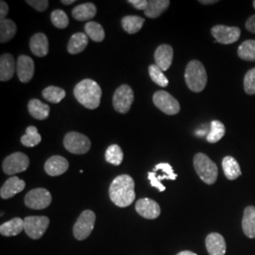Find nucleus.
<instances>
[{
	"label": "nucleus",
	"mask_w": 255,
	"mask_h": 255,
	"mask_svg": "<svg viewBox=\"0 0 255 255\" xmlns=\"http://www.w3.org/2000/svg\"><path fill=\"white\" fill-rule=\"evenodd\" d=\"M109 195L111 201L117 206H129L135 200L133 179L126 174L118 176L110 185Z\"/></svg>",
	"instance_id": "1"
},
{
	"label": "nucleus",
	"mask_w": 255,
	"mask_h": 255,
	"mask_svg": "<svg viewBox=\"0 0 255 255\" xmlns=\"http://www.w3.org/2000/svg\"><path fill=\"white\" fill-rule=\"evenodd\" d=\"M101 91L99 83L90 79L79 82L74 88V96L87 109H97L101 104Z\"/></svg>",
	"instance_id": "2"
},
{
	"label": "nucleus",
	"mask_w": 255,
	"mask_h": 255,
	"mask_svg": "<svg viewBox=\"0 0 255 255\" xmlns=\"http://www.w3.org/2000/svg\"><path fill=\"white\" fill-rule=\"evenodd\" d=\"M184 79L188 88L195 93L203 91L207 84V72L204 65L198 60H193L186 65Z\"/></svg>",
	"instance_id": "3"
},
{
	"label": "nucleus",
	"mask_w": 255,
	"mask_h": 255,
	"mask_svg": "<svg viewBox=\"0 0 255 255\" xmlns=\"http://www.w3.org/2000/svg\"><path fill=\"white\" fill-rule=\"evenodd\" d=\"M194 167L202 182L206 184H214L218 180L219 168L209 157L204 153H197L194 156Z\"/></svg>",
	"instance_id": "4"
},
{
	"label": "nucleus",
	"mask_w": 255,
	"mask_h": 255,
	"mask_svg": "<svg viewBox=\"0 0 255 255\" xmlns=\"http://www.w3.org/2000/svg\"><path fill=\"white\" fill-rule=\"evenodd\" d=\"M64 146L67 151L73 154H84L90 150L91 141L82 133L70 131L64 136Z\"/></svg>",
	"instance_id": "5"
},
{
	"label": "nucleus",
	"mask_w": 255,
	"mask_h": 255,
	"mask_svg": "<svg viewBox=\"0 0 255 255\" xmlns=\"http://www.w3.org/2000/svg\"><path fill=\"white\" fill-rule=\"evenodd\" d=\"M96 215L91 210L83 211L74 225L73 234L76 239L82 241L91 235L95 227Z\"/></svg>",
	"instance_id": "6"
},
{
	"label": "nucleus",
	"mask_w": 255,
	"mask_h": 255,
	"mask_svg": "<svg viewBox=\"0 0 255 255\" xmlns=\"http://www.w3.org/2000/svg\"><path fill=\"white\" fill-rule=\"evenodd\" d=\"M133 101L134 95L132 89L127 84H124L121 85L115 92L113 98V105L118 113L127 114L130 110Z\"/></svg>",
	"instance_id": "7"
},
{
	"label": "nucleus",
	"mask_w": 255,
	"mask_h": 255,
	"mask_svg": "<svg viewBox=\"0 0 255 255\" xmlns=\"http://www.w3.org/2000/svg\"><path fill=\"white\" fill-rule=\"evenodd\" d=\"M153 103L158 109L168 116L177 115L181 110L179 101L169 93L163 90L157 91L153 95Z\"/></svg>",
	"instance_id": "8"
},
{
	"label": "nucleus",
	"mask_w": 255,
	"mask_h": 255,
	"mask_svg": "<svg viewBox=\"0 0 255 255\" xmlns=\"http://www.w3.org/2000/svg\"><path fill=\"white\" fill-rule=\"evenodd\" d=\"M51 201V194L45 188L32 189L25 196V204L30 209H46L50 205Z\"/></svg>",
	"instance_id": "9"
},
{
	"label": "nucleus",
	"mask_w": 255,
	"mask_h": 255,
	"mask_svg": "<svg viewBox=\"0 0 255 255\" xmlns=\"http://www.w3.org/2000/svg\"><path fill=\"white\" fill-rule=\"evenodd\" d=\"M28 165L29 159L27 155L22 152H15L5 158L2 164V168L4 173L11 176L27 170Z\"/></svg>",
	"instance_id": "10"
},
{
	"label": "nucleus",
	"mask_w": 255,
	"mask_h": 255,
	"mask_svg": "<svg viewBox=\"0 0 255 255\" xmlns=\"http://www.w3.org/2000/svg\"><path fill=\"white\" fill-rule=\"evenodd\" d=\"M211 34L219 44L231 45L239 40L241 30L237 27L216 25L211 28Z\"/></svg>",
	"instance_id": "11"
},
{
	"label": "nucleus",
	"mask_w": 255,
	"mask_h": 255,
	"mask_svg": "<svg viewBox=\"0 0 255 255\" xmlns=\"http://www.w3.org/2000/svg\"><path fill=\"white\" fill-rule=\"evenodd\" d=\"M49 225L47 217H27L24 219V231L32 239H40Z\"/></svg>",
	"instance_id": "12"
},
{
	"label": "nucleus",
	"mask_w": 255,
	"mask_h": 255,
	"mask_svg": "<svg viewBox=\"0 0 255 255\" xmlns=\"http://www.w3.org/2000/svg\"><path fill=\"white\" fill-rule=\"evenodd\" d=\"M34 62L27 55H20L16 64V73L20 82L27 83L31 81L34 75Z\"/></svg>",
	"instance_id": "13"
},
{
	"label": "nucleus",
	"mask_w": 255,
	"mask_h": 255,
	"mask_svg": "<svg viewBox=\"0 0 255 255\" xmlns=\"http://www.w3.org/2000/svg\"><path fill=\"white\" fill-rule=\"evenodd\" d=\"M135 210L137 213L147 219H157L161 214L160 205L155 201L150 199H140L135 203Z\"/></svg>",
	"instance_id": "14"
},
{
	"label": "nucleus",
	"mask_w": 255,
	"mask_h": 255,
	"mask_svg": "<svg viewBox=\"0 0 255 255\" xmlns=\"http://www.w3.org/2000/svg\"><path fill=\"white\" fill-rule=\"evenodd\" d=\"M173 48L169 45H161L155 50V64L163 71H166L173 62Z\"/></svg>",
	"instance_id": "15"
},
{
	"label": "nucleus",
	"mask_w": 255,
	"mask_h": 255,
	"mask_svg": "<svg viewBox=\"0 0 255 255\" xmlns=\"http://www.w3.org/2000/svg\"><path fill=\"white\" fill-rule=\"evenodd\" d=\"M26 187V182L18 177H10L2 185L0 190V196L4 200H8L14 197L16 194L23 191Z\"/></svg>",
	"instance_id": "16"
},
{
	"label": "nucleus",
	"mask_w": 255,
	"mask_h": 255,
	"mask_svg": "<svg viewBox=\"0 0 255 255\" xmlns=\"http://www.w3.org/2000/svg\"><path fill=\"white\" fill-rule=\"evenodd\" d=\"M69 167L68 161L62 156L55 155L50 157L45 164V170L49 176H60L65 173Z\"/></svg>",
	"instance_id": "17"
},
{
	"label": "nucleus",
	"mask_w": 255,
	"mask_h": 255,
	"mask_svg": "<svg viewBox=\"0 0 255 255\" xmlns=\"http://www.w3.org/2000/svg\"><path fill=\"white\" fill-rule=\"evenodd\" d=\"M205 244L209 255H225L226 254V242L220 234L212 233L208 235Z\"/></svg>",
	"instance_id": "18"
},
{
	"label": "nucleus",
	"mask_w": 255,
	"mask_h": 255,
	"mask_svg": "<svg viewBox=\"0 0 255 255\" xmlns=\"http://www.w3.org/2000/svg\"><path fill=\"white\" fill-rule=\"evenodd\" d=\"M16 71V64L12 55L3 54L0 58V81L8 82Z\"/></svg>",
	"instance_id": "19"
},
{
	"label": "nucleus",
	"mask_w": 255,
	"mask_h": 255,
	"mask_svg": "<svg viewBox=\"0 0 255 255\" xmlns=\"http://www.w3.org/2000/svg\"><path fill=\"white\" fill-rule=\"evenodd\" d=\"M29 47L37 57H45L48 53V39L46 34L40 32L30 38Z\"/></svg>",
	"instance_id": "20"
},
{
	"label": "nucleus",
	"mask_w": 255,
	"mask_h": 255,
	"mask_svg": "<svg viewBox=\"0 0 255 255\" xmlns=\"http://www.w3.org/2000/svg\"><path fill=\"white\" fill-rule=\"evenodd\" d=\"M222 168H223L225 177L230 181L237 180L239 176L242 175L239 163L233 156H226L223 158Z\"/></svg>",
	"instance_id": "21"
},
{
	"label": "nucleus",
	"mask_w": 255,
	"mask_h": 255,
	"mask_svg": "<svg viewBox=\"0 0 255 255\" xmlns=\"http://www.w3.org/2000/svg\"><path fill=\"white\" fill-rule=\"evenodd\" d=\"M27 108H28L29 115L38 120H45L49 117V113H50L49 106L36 99L28 101Z\"/></svg>",
	"instance_id": "22"
},
{
	"label": "nucleus",
	"mask_w": 255,
	"mask_h": 255,
	"mask_svg": "<svg viewBox=\"0 0 255 255\" xmlns=\"http://www.w3.org/2000/svg\"><path fill=\"white\" fill-rule=\"evenodd\" d=\"M242 229L247 237L255 238V206H248L244 210V215L242 219Z\"/></svg>",
	"instance_id": "23"
},
{
	"label": "nucleus",
	"mask_w": 255,
	"mask_h": 255,
	"mask_svg": "<svg viewBox=\"0 0 255 255\" xmlns=\"http://www.w3.org/2000/svg\"><path fill=\"white\" fill-rule=\"evenodd\" d=\"M169 5V0H150L147 3L144 13L148 18H157L164 12V10H166Z\"/></svg>",
	"instance_id": "24"
},
{
	"label": "nucleus",
	"mask_w": 255,
	"mask_h": 255,
	"mask_svg": "<svg viewBox=\"0 0 255 255\" xmlns=\"http://www.w3.org/2000/svg\"><path fill=\"white\" fill-rule=\"evenodd\" d=\"M22 231H24V219L20 218H14L0 226V234L4 237L17 236Z\"/></svg>",
	"instance_id": "25"
},
{
	"label": "nucleus",
	"mask_w": 255,
	"mask_h": 255,
	"mask_svg": "<svg viewBox=\"0 0 255 255\" xmlns=\"http://www.w3.org/2000/svg\"><path fill=\"white\" fill-rule=\"evenodd\" d=\"M88 46V38L86 33L77 32L73 34L67 45V50L70 54H78L82 52Z\"/></svg>",
	"instance_id": "26"
},
{
	"label": "nucleus",
	"mask_w": 255,
	"mask_h": 255,
	"mask_svg": "<svg viewBox=\"0 0 255 255\" xmlns=\"http://www.w3.org/2000/svg\"><path fill=\"white\" fill-rule=\"evenodd\" d=\"M97 14V7L93 3H83L72 9V15L78 21L94 18Z\"/></svg>",
	"instance_id": "27"
},
{
	"label": "nucleus",
	"mask_w": 255,
	"mask_h": 255,
	"mask_svg": "<svg viewBox=\"0 0 255 255\" xmlns=\"http://www.w3.org/2000/svg\"><path fill=\"white\" fill-rule=\"evenodd\" d=\"M145 23V19L137 15H127L122 18L123 29L128 34H134L138 32Z\"/></svg>",
	"instance_id": "28"
},
{
	"label": "nucleus",
	"mask_w": 255,
	"mask_h": 255,
	"mask_svg": "<svg viewBox=\"0 0 255 255\" xmlns=\"http://www.w3.org/2000/svg\"><path fill=\"white\" fill-rule=\"evenodd\" d=\"M16 33V25L10 19L0 20V42L2 44L9 42Z\"/></svg>",
	"instance_id": "29"
},
{
	"label": "nucleus",
	"mask_w": 255,
	"mask_h": 255,
	"mask_svg": "<svg viewBox=\"0 0 255 255\" xmlns=\"http://www.w3.org/2000/svg\"><path fill=\"white\" fill-rule=\"evenodd\" d=\"M226 132V128L219 120H213L210 124V131L207 134V141L211 144H215L220 141Z\"/></svg>",
	"instance_id": "30"
},
{
	"label": "nucleus",
	"mask_w": 255,
	"mask_h": 255,
	"mask_svg": "<svg viewBox=\"0 0 255 255\" xmlns=\"http://www.w3.org/2000/svg\"><path fill=\"white\" fill-rule=\"evenodd\" d=\"M238 57L247 62H255V40L244 41L237 49Z\"/></svg>",
	"instance_id": "31"
},
{
	"label": "nucleus",
	"mask_w": 255,
	"mask_h": 255,
	"mask_svg": "<svg viewBox=\"0 0 255 255\" xmlns=\"http://www.w3.org/2000/svg\"><path fill=\"white\" fill-rule=\"evenodd\" d=\"M85 32L86 35L89 36L90 39L95 42H102L105 38V31L103 29V27L101 24L90 21L88 23H86L85 25Z\"/></svg>",
	"instance_id": "32"
},
{
	"label": "nucleus",
	"mask_w": 255,
	"mask_h": 255,
	"mask_svg": "<svg viewBox=\"0 0 255 255\" xmlns=\"http://www.w3.org/2000/svg\"><path fill=\"white\" fill-rule=\"evenodd\" d=\"M41 140L42 137L39 134L37 128L34 126L27 127L25 135L21 137V143L28 147L37 146L41 142Z\"/></svg>",
	"instance_id": "33"
},
{
	"label": "nucleus",
	"mask_w": 255,
	"mask_h": 255,
	"mask_svg": "<svg viewBox=\"0 0 255 255\" xmlns=\"http://www.w3.org/2000/svg\"><path fill=\"white\" fill-rule=\"evenodd\" d=\"M44 99L52 103H60L65 98L66 93L64 89L57 86H48L42 93Z\"/></svg>",
	"instance_id": "34"
},
{
	"label": "nucleus",
	"mask_w": 255,
	"mask_h": 255,
	"mask_svg": "<svg viewBox=\"0 0 255 255\" xmlns=\"http://www.w3.org/2000/svg\"><path fill=\"white\" fill-rule=\"evenodd\" d=\"M105 159L110 164L120 165L123 161V151L119 145L110 146L105 152Z\"/></svg>",
	"instance_id": "35"
},
{
	"label": "nucleus",
	"mask_w": 255,
	"mask_h": 255,
	"mask_svg": "<svg viewBox=\"0 0 255 255\" xmlns=\"http://www.w3.org/2000/svg\"><path fill=\"white\" fill-rule=\"evenodd\" d=\"M148 73L152 82L161 87H166L168 85V80L164 76V71L156 64H151L148 67Z\"/></svg>",
	"instance_id": "36"
},
{
	"label": "nucleus",
	"mask_w": 255,
	"mask_h": 255,
	"mask_svg": "<svg viewBox=\"0 0 255 255\" xmlns=\"http://www.w3.org/2000/svg\"><path fill=\"white\" fill-rule=\"evenodd\" d=\"M51 22L58 28H65L69 25L68 16L62 9H55L52 11Z\"/></svg>",
	"instance_id": "37"
},
{
	"label": "nucleus",
	"mask_w": 255,
	"mask_h": 255,
	"mask_svg": "<svg viewBox=\"0 0 255 255\" xmlns=\"http://www.w3.org/2000/svg\"><path fill=\"white\" fill-rule=\"evenodd\" d=\"M155 172L158 170H161L164 172V175L163 176H157L158 180L160 182H162L163 180H176L177 179V174L174 173L173 168L172 166L167 163H160V164L155 165Z\"/></svg>",
	"instance_id": "38"
},
{
	"label": "nucleus",
	"mask_w": 255,
	"mask_h": 255,
	"mask_svg": "<svg viewBox=\"0 0 255 255\" xmlns=\"http://www.w3.org/2000/svg\"><path fill=\"white\" fill-rule=\"evenodd\" d=\"M244 91L248 95H255V67L250 69L244 77Z\"/></svg>",
	"instance_id": "39"
},
{
	"label": "nucleus",
	"mask_w": 255,
	"mask_h": 255,
	"mask_svg": "<svg viewBox=\"0 0 255 255\" xmlns=\"http://www.w3.org/2000/svg\"><path fill=\"white\" fill-rule=\"evenodd\" d=\"M27 3L38 11L46 10L49 5V2L47 0H27Z\"/></svg>",
	"instance_id": "40"
},
{
	"label": "nucleus",
	"mask_w": 255,
	"mask_h": 255,
	"mask_svg": "<svg viewBox=\"0 0 255 255\" xmlns=\"http://www.w3.org/2000/svg\"><path fill=\"white\" fill-rule=\"evenodd\" d=\"M147 176H148V180H149V182H150L151 186L157 188L160 192H163L165 190V186L163 185V183L158 180L157 175H156L155 171L154 172H149Z\"/></svg>",
	"instance_id": "41"
},
{
	"label": "nucleus",
	"mask_w": 255,
	"mask_h": 255,
	"mask_svg": "<svg viewBox=\"0 0 255 255\" xmlns=\"http://www.w3.org/2000/svg\"><path fill=\"white\" fill-rule=\"evenodd\" d=\"M128 2L130 3L135 9H143V10L146 9L147 3H148V1H146V0H128Z\"/></svg>",
	"instance_id": "42"
},
{
	"label": "nucleus",
	"mask_w": 255,
	"mask_h": 255,
	"mask_svg": "<svg viewBox=\"0 0 255 255\" xmlns=\"http://www.w3.org/2000/svg\"><path fill=\"white\" fill-rule=\"evenodd\" d=\"M246 28L250 32L255 34V14L247 19Z\"/></svg>",
	"instance_id": "43"
},
{
	"label": "nucleus",
	"mask_w": 255,
	"mask_h": 255,
	"mask_svg": "<svg viewBox=\"0 0 255 255\" xmlns=\"http://www.w3.org/2000/svg\"><path fill=\"white\" fill-rule=\"evenodd\" d=\"M9 12V7L6 2L1 1L0 2V19L4 20Z\"/></svg>",
	"instance_id": "44"
},
{
	"label": "nucleus",
	"mask_w": 255,
	"mask_h": 255,
	"mask_svg": "<svg viewBox=\"0 0 255 255\" xmlns=\"http://www.w3.org/2000/svg\"><path fill=\"white\" fill-rule=\"evenodd\" d=\"M201 4H203V5H210V4H215V3H218L219 1H217V0H200L199 1Z\"/></svg>",
	"instance_id": "45"
},
{
	"label": "nucleus",
	"mask_w": 255,
	"mask_h": 255,
	"mask_svg": "<svg viewBox=\"0 0 255 255\" xmlns=\"http://www.w3.org/2000/svg\"><path fill=\"white\" fill-rule=\"evenodd\" d=\"M177 255H196L195 253H193V252H190V251H183V252H181V253H179Z\"/></svg>",
	"instance_id": "46"
},
{
	"label": "nucleus",
	"mask_w": 255,
	"mask_h": 255,
	"mask_svg": "<svg viewBox=\"0 0 255 255\" xmlns=\"http://www.w3.org/2000/svg\"><path fill=\"white\" fill-rule=\"evenodd\" d=\"M76 1L75 0H62V3L64 5H70V4H73Z\"/></svg>",
	"instance_id": "47"
},
{
	"label": "nucleus",
	"mask_w": 255,
	"mask_h": 255,
	"mask_svg": "<svg viewBox=\"0 0 255 255\" xmlns=\"http://www.w3.org/2000/svg\"><path fill=\"white\" fill-rule=\"evenodd\" d=\"M253 5H254V8L255 9V0L254 1V3H253Z\"/></svg>",
	"instance_id": "48"
}]
</instances>
